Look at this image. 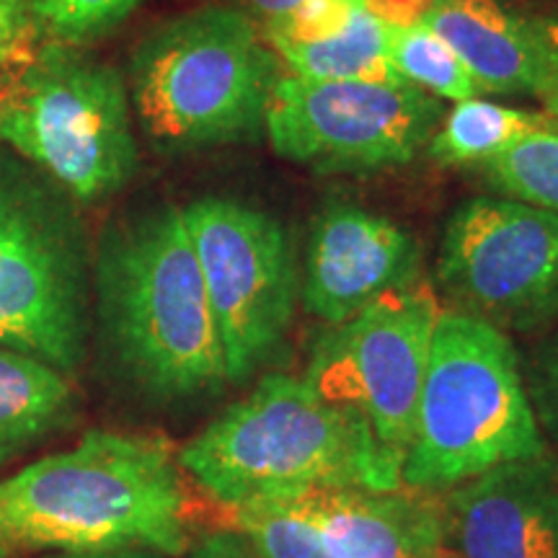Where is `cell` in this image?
Segmentation results:
<instances>
[{"label":"cell","instance_id":"cell-25","mask_svg":"<svg viewBox=\"0 0 558 558\" xmlns=\"http://www.w3.org/2000/svg\"><path fill=\"white\" fill-rule=\"evenodd\" d=\"M34 32V0H0V70L26 50Z\"/></svg>","mask_w":558,"mask_h":558},{"label":"cell","instance_id":"cell-6","mask_svg":"<svg viewBox=\"0 0 558 558\" xmlns=\"http://www.w3.org/2000/svg\"><path fill=\"white\" fill-rule=\"evenodd\" d=\"M0 140L78 205L114 197L140 166L120 68L60 41H41L0 86Z\"/></svg>","mask_w":558,"mask_h":558},{"label":"cell","instance_id":"cell-4","mask_svg":"<svg viewBox=\"0 0 558 558\" xmlns=\"http://www.w3.org/2000/svg\"><path fill=\"white\" fill-rule=\"evenodd\" d=\"M279 81L262 26L235 5H202L150 29L132 50L128 88L160 156L259 143Z\"/></svg>","mask_w":558,"mask_h":558},{"label":"cell","instance_id":"cell-22","mask_svg":"<svg viewBox=\"0 0 558 558\" xmlns=\"http://www.w3.org/2000/svg\"><path fill=\"white\" fill-rule=\"evenodd\" d=\"M148 0H34V32L45 41L90 47L130 21Z\"/></svg>","mask_w":558,"mask_h":558},{"label":"cell","instance_id":"cell-30","mask_svg":"<svg viewBox=\"0 0 558 558\" xmlns=\"http://www.w3.org/2000/svg\"><path fill=\"white\" fill-rule=\"evenodd\" d=\"M158 554L148 550H120V554H99V556H81V558H156Z\"/></svg>","mask_w":558,"mask_h":558},{"label":"cell","instance_id":"cell-27","mask_svg":"<svg viewBox=\"0 0 558 558\" xmlns=\"http://www.w3.org/2000/svg\"><path fill=\"white\" fill-rule=\"evenodd\" d=\"M432 3L435 0H362V9L388 29H411L422 24Z\"/></svg>","mask_w":558,"mask_h":558},{"label":"cell","instance_id":"cell-12","mask_svg":"<svg viewBox=\"0 0 558 558\" xmlns=\"http://www.w3.org/2000/svg\"><path fill=\"white\" fill-rule=\"evenodd\" d=\"M422 248L414 233L349 199H329L311 222L300 300L303 308L339 326L380 298L418 279Z\"/></svg>","mask_w":558,"mask_h":558},{"label":"cell","instance_id":"cell-31","mask_svg":"<svg viewBox=\"0 0 558 558\" xmlns=\"http://www.w3.org/2000/svg\"><path fill=\"white\" fill-rule=\"evenodd\" d=\"M13 554H16V550H13L9 543L0 541V558H13Z\"/></svg>","mask_w":558,"mask_h":558},{"label":"cell","instance_id":"cell-9","mask_svg":"<svg viewBox=\"0 0 558 558\" xmlns=\"http://www.w3.org/2000/svg\"><path fill=\"white\" fill-rule=\"evenodd\" d=\"M439 313L427 282L388 290L320 333L305 365L303 378L320 399L357 416L399 463L414 435Z\"/></svg>","mask_w":558,"mask_h":558},{"label":"cell","instance_id":"cell-13","mask_svg":"<svg viewBox=\"0 0 558 558\" xmlns=\"http://www.w3.org/2000/svg\"><path fill=\"white\" fill-rule=\"evenodd\" d=\"M456 558H558V458L554 450L501 463L445 492Z\"/></svg>","mask_w":558,"mask_h":558},{"label":"cell","instance_id":"cell-18","mask_svg":"<svg viewBox=\"0 0 558 558\" xmlns=\"http://www.w3.org/2000/svg\"><path fill=\"white\" fill-rule=\"evenodd\" d=\"M546 111H530L505 104L473 99L458 101L442 128L429 140V156L439 166H484L512 148L530 132L554 124Z\"/></svg>","mask_w":558,"mask_h":558},{"label":"cell","instance_id":"cell-23","mask_svg":"<svg viewBox=\"0 0 558 558\" xmlns=\"http://www.w3.org/2000/svg\"><path fill=\"white\" fill-rule=\"evenodd\" d=\"M360 5V0H300L290 11L264 21L262 34L269 47L326 41L347 29Z\"/></svg>","mask_w":558,"mask_h":558},{"label":"cell","instance_id":"cell-20","mask_svg":"<svg viewBox=\"0 0 558 558\" xmlns=\"http://www.w3.org/2000/svg\"><path fill=\"white\" fill-rule=\"evenodd\" d=\"M233 514L259 558H337L303 497L256 499L235 507Z\"/></svg>","mask_w":558,"mask_h":558},{"label":"cell","instance_id":"cell-15","mask_svg":"<svg viewBox=\"0 0 558 558\" xmlns=\"http://www.w3.org/2000/svg\"><path fill=\"white\" fill-rule=\"evenodd\" d=\"M422 24L456 50L478 90L541 96L546 58L533 16L499 0H435Z\"/></svg>","mask_w":558,"mask_h":558},{"label":"cell","instance_id":"cell-5","mask_svg":"<svg viewBox=\"0 0 558 558\" xmlns=\"http://www.w3.org/2000/svg\"><path fill=\"white\" fill-rule=\"evenodd\" d=\"M548 450L509 333L469 313H439L401 486L432 497Z\"/></svg>","mask_w":558,"mask_h":558},{"label":"cell","instance_id":"cell-17","mask_svg":"<svg viewBox=\"0 0 558 558\" xmlns=\"http://www.w3.org/2000/svg\"><path fill=\"white\" fill-rule=\"evenodd\" d=\"M388 45V26H383L373 13H367L360 5L339 37L311 41V45H277L271 50L298 78L407 83L390 65Z\"/></svg>","mask_w":558,"mask_h":558},{"label":"cell","instance_id":"cell-28","mask_svg":"<svg viewBox=\"0 0 558 558\" xmlns=\"http://www.w3.org/2000/svg\"><path fill=\"white\" fill-rule=\"evenodd\" d=\"M190 558H259L241 533H215L192 550Z\"/></svg>","mask_w":558,"mask_h":558},{"label":"cell","instance_id":"cell-21","mask_svg":"<svg viewBox=\"0 0 558 558\" xmlns=\"http://www.w3.org/2000/svg\"><path fill=\"white\" fill-rule=\"evenodd\" d=\"M388 58L401 81L427 90L435 99L458 104L478 94L476 81L456 50L424 24L411 29H390Z\"/></svg>","mask_w":558,"mask_h":558},{"label":"cell","instance_id":"cell-26","mask_svg":"<svg viewBox=\"0 0 558 558\" xmlns=\"http://www.w3.org/2000/svg\"><path fill=\"white\" fill-rule=\"evenodd\" d=\"M533 21L543 45V58H546V83L538 99L546 104V114L558 122V13H543V16H533Z\"/></svg>","mask_w":558,"mask_h":558},{"label":"cell","instance_id":"cell-14","mask_svg":"<svg viewBox=\"0 0 558 558\" xmlns=\"http://www.w3.org/2000/svg\"><path fill=\"white\" fill-rule=\"evenodd\" d=\"M337 558H456L442 509L409 488H329L303 494Z\"/></svg>","mask_w":558,"mask_h":558},{"label":"cell","instance_id":"cell-11","mask_svg":"<svg viewBox=\"0 0 558 558\" xmlns=\"http://www.w3.org/2000/svg\"><path fill=\"white\" fill-rule=\"evenodd\" d=\"M437 288L456 311L505 333L558 320V215L509 197H471L445 222Z\"/></svg>","mask_w":558,"mask_h":558},{"label":"cell","instance_id":"cell-7","mask_svg":"<svg viewBox=\"0 0 558 558\" xmlns=\"http://www.w3.org/2000/svg\"><path fill=\"white\" fill-rule=\"evenodd\" d=\"M81 205L13 150H0V347L73 378L90 331V259Z\"/></svg>","mask_w":558,"mask_h":558},{"label":"cell","instance_id":"cell-24","mask_svg":"<svg viewBox=\"0 0 558 558\" xmlns=\"http://www.w3.org/2000/svg\"><path fill=\"white\" fill-rule=\"evenodd\" d=\"M525 388L548 448L558 450V329L535 354L525 375Z\"/></svg>","mask_w":558,"mask_h":558},{"label":"cell","instance_id":"cell-8","mask_svg":"<svg viewBox=\"0 0 558 558\" xmlns=\"http://www.w3.org/2000/svg\"><path fill=\"white\" fill-rule=\"evenodd\" d=\"M184 220L218 326L228 386H243L288 339L300 298L295 248L275 215L235 197L194 199Z\"/></svg>","mask_w":558,"mask_h":558},{"label":"cell","instance_id":"cell-1","mask_svg":"<svg viewBox=\"0 0 558 558\" xmlns=\"http://www.w3.org/2000/svg\"><path fill=\"white\" fill-rule=\"evenodd\" d=\"M0 541L70 556L190 546L186 492L169 442L90 429L0 481Z\"/></svg>","mask_w":558,"mask_h":558},{"label":"cell","instance_id":"cell-10","mask_svg":"<svg viewBox=\"0 0 558 558\" xmlns=\"http://www.w3.org/2000/svg\"><path fill=\"white\" fill-rule=\"evenodd\" d=\"M442 120V101L411 83L279 75L267 111L271 150L316 173H375L411 163Z\"/></svg>","mask_w":558,"mask_h":558},{"label":"cell","instance_id":"cell-29","mask_svg":"<svg viewBox=\"0 0 558 558\" xmlns=\"http://www.w3.org/2000/svg\"><path fill=\"white\" fill-rule=\"evenodd\" d=\"M298 3H300V0H233L230 5L246 11L251 19H262V24H264V21H269V19L279 16V13L290 11L292 5H298ZM360 3H362V0H360Z\"/></svg>","mask_w":558,"mask_h":558},{"label":"cell","instance_id":"cell-2","mask_svg":"<svg viewBox=\"0 0 558 558\" xmlns=\"http://www.w3.org/2000/svg\"><path fill=\"white\" fill-rule=\"evenodd\" d=\"M90 290L107 349L140 390L190 401L228 386L184 207L166 202L111 222L96 248Z\"/></svg>","mask_w":558,"mask_h":558},{"label":"cell","instance_id":"cell-3","mask_svg":"<svg viewBox=\"0 0 558 558\" xmlns=\"http://www.w3.org/2000/svg\"><path fill=\"white\" fill-rule=\"evenodd\" d=\"M181 471L230 509L329 488H401V463L305 378L267 373L179 452Z\"/></svg>","mask_w":558,"mask_h":558},{"label":"cell","instance_id":"cell-16","mask_svg":"<svg viewBox=\"0 0 558 558\" xmlns=\"http://www.w3.org/2000/svg\"><path fill=\"white\" fill-rule=\"evenodd\" d=\"M75 418L68 375L29 354L0 347V469Z\"/></svg>","mask_w":558,"mask_h":558},{"label":"cell","instance_id":"cell-19","mask_svg":"<svg viewBox=\"0 0 558 558\" xmlns=\"http://www.w3.org/2000/svg\"><path fill=\"white\" fill-rule=\"evenodd\" d=\"M499 197L558 215V122L530 132L512 148L481 166Z\"/></svg>","mask_w":558,"mask_h":558}]
</instances>
